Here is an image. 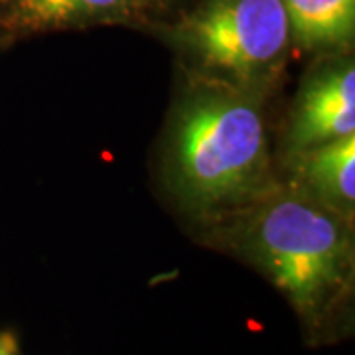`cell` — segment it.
Segmentation results:
<instances>
[{"label":"cell","instance_id":"obj_1","mask_svg":"<svg viewBox=\"0 0 355 355\" xmlns=\"http://www.w3.org/2000/svg\"><path fill=\"white\" fill-rule=\"evenodd\" d=\"M247 249L312 328L347 294L352 239L342 216L316 198L280 196L265 203L247 229Z\"/></svg>","mask_w":355,"mask_h":355},{"label":"cell","instance_id":"obj_2","mask_svg":"<svg viewBox=\"0 0 355 355\" xmlns=\"http://www.w3.org/2000/svg\"><path fill=\"white\" fill-rule=\"evenodd\" d=\"M266 140L251 95L203 91L180 111L174 170L184 196L202 207L235 202L263 178Z\"/></svg>","mask_w":355,"mask_h":355},{"label":"cell","instance_id":"obj_3","mask_svg":"<svg viewBox=\"0 0 355 355\" xmlns=\"http://www.w3.org/2000/svg\"><path fill=\"white\" fill-rule=\"evenodd\" d=\"M182 36L205 65L251 76L279 60L291 26L280 0H207L186 18Z\"/></svg>","mask_w":355,"mask_h":355},{"label":"cell","instance_id":"obj_4","mask_svg":"<svg viewBox=\"0 0 355 355\" xmlns=\"http://www.w3.org/2000/svg\"><path fill=\"white\" fill-rule=\"evenodd\" d=\"M355 135V69L345 64L314 77L298 101L292 142L298 150Z\"/></svg>","mask_w":355,"mask_h":355},{"label":"cell","instance_id":"obj_5","mask_svg":"<svg viewBox=\"0 0 355 355\" xmlns=\"http://www.w3.org/2000/svg\"><path fill=\"white\" fill-rule=\"evenodd\" d=\"M300 176L318 202L336 214H352L355 202V135L306 148Z\"/></svg>","mask_w":355,"mask_h":355},{"label":"cell","instance_id":"obj_6","mask_svg":"<svg viewBox=\"0 0 355 355\" xmlns=\"http://www.w3.org/2000/svg\"><path fill=\"white\" fill-rule=\"evenodd\" d=\"M294 42L308 50L347 44L355 30V0H280Z\"/></svg>","mask_w":355,"mask_h":355},{"label":"cell","instance_id":"obj_7","mask_svg":"<svg viewBox=\"0 0 355 355\" xmlns=\"http://www.w3.org/2000/svg\"><path fill=\"white\" fill-rule=\"evenodd\" d=\"M137 0H14L10 22L20 28L44 30L97 18L125 16Z\"/></svg>","mask_w":355,"mask_h":355},{"label":"cell","instance_id":"obj_8","mask_svg":"<svg viewBox=\"0 0 355 355\" xmlns=\"http://www.w3.org/2000/svg\"><path fill=\"white\" fill-rule=\"evenodd\" d=\"M0 355H20L18 340L10 331H0Z\"/></svg>","mask_w":355,"mask_h":355}]
</instances>
